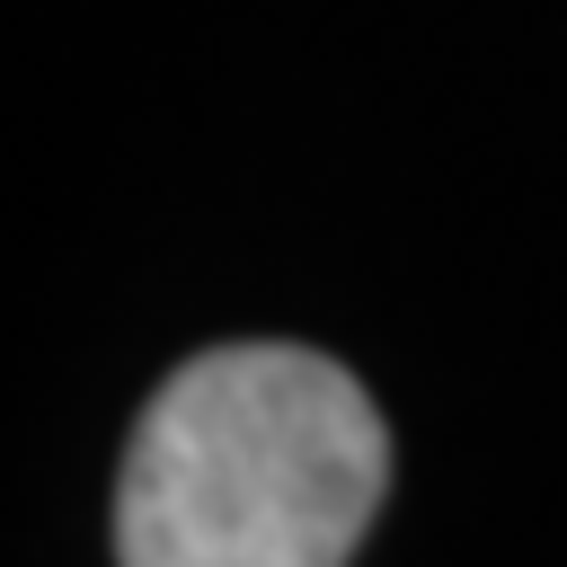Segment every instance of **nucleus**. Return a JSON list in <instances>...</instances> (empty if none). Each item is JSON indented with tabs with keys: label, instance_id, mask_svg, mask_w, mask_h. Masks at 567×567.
Here are the masks:
<instances>
[{
	"label": "nucleus",
	"instance_id": "obj_1",
	"mask_svg": "<svg viewBox=\"0 0 567 567\" xmlns=\"http://www.w3.org/2000/svg\"><path fill=\"white\" fill-rule=\"evenodd\" d=\"M390 434L310 346H221L159 381L115 487L124 567H346L381 514Z\"/></svg>",
	"mask_w": 567,
	"mask_h": 567
}]
</instances>
